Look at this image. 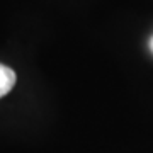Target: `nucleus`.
Listing matches in <instances>:
<instances>
[{"label": "nucleus", "instance_id": "nucleus-1", "mask_svg": "<svg viewBox=\"0 0 153 153\" xmlns=\"http://www.w3.org/2000/svg\"><path fill=\"white\" fill-rule=\"evenodd\" d=\"M16 85V71L10 66L0 63V99L5 97Z\"/></svg>", "mask_w": 153, "mask_h": 153}, {"label": "nucleus", "instance_id": "nucleus-2", "mask_svg": "<svg viewBox=\"0 0 153 153\" xmlns=\"http://www.w3.org/2000/svg\"><path fill=\"white\" fill-rule=\"evenodd\" d=\"M150 51H152V53H153V36H152V38H150Z\"/></svg>", "mask_w": 153, "mask_h": 153}]
</instances>
